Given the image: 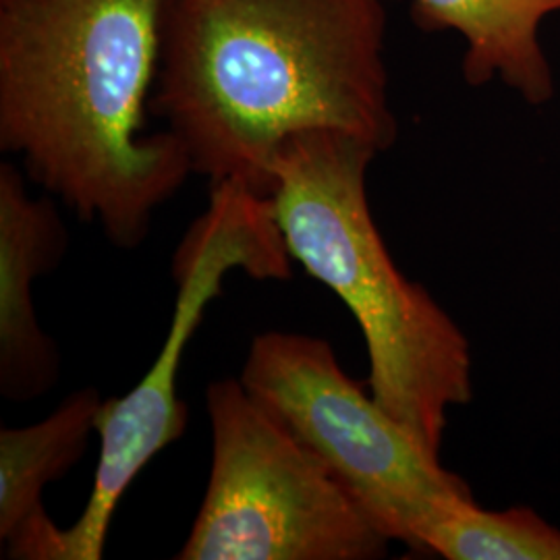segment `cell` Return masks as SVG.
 <instances>
[{
	"label": "cell",
	"instance_id": "obj_11",
	"mask_svg": "<svg viewBox=\"0 0 560 560\" xmlns=\"http://www.w3.org/2000/svg\"><path fill=\"white\" fill-rule=\"evenodd\" d=\"M13 0H0V7H4V4H11Z\"/></svg>",
	"mask_w": 560,
	"mask_h": 560
},
{
	"label": "cell",
	"instance_id": "obj_4",
	"mask_svg": "<svg viewBox=\"0 0 560 560\" xmlns=\"http://www.w3.org/2000/svg\"><path fill=\"white\" fill-rule=\"evenodd\" d=\"M261 409L303 444L390 541L423 552L430 525L469 483L448 471L381 402L351 381L328 340L264 332L240 376Z\"/></svg>",
	"mask_w": 560,
	"mask_h": 560
},
{
	"label": "cell",
	"instance_id": "obj_2",
	"mask_svg": "<svg viewBox=\"0 0 560 560\" xmlns=\"http://www.w3.org/2000/svg\"><path fill=\"white\" fill-rule=\"evenodd\" d=\"M171 0L0 7V145L122 249L194 173L171 131L145 133Z\"/></svg>",
	"mask_w": 560,
	"mask_h": 560
},
{
	"label": "cell",
	"instance_id": "obj_9",
	"mask_svg": "<svg viewBox=\"0 0 560 560\" xmlns=\"http://www.w3.org/2000/svg\"><path fill=\"white\" fill-rule=\"evenodd\" d=\"M560 0H413L421 27L455 30L467 42L463 73L471 85L501 78L532 104L552 96L540 25Z\"/></svg>",
	"mask_w": 560,
	"mask_h": 560
},
{
	"label": "cell",
	"instance_id": "obj_8",
	"mask_svg": "<svg viewBox=\"0 0 560 560\" xmlns=\"http://www.w3.org/2000/svg\"><path fill=\"white\" fill-rule=\"evenodd\" d=\"M101 393H71L44 420L0 430V544L7 559L60 560L62 532L44 509L48 483L69 474L98 434Z\"/></svg>",
	"mask_w": 560,
	"mask_h": 560
},
{
	"label": "cell",
	"instance_id": "obj_3",
	"mask_svg": "<svg viewBox=\"0 0 560 560\" xmlns=\"http://www.w3.org/2000/svg\"><path fill=\"white\" fill-rule=\"evenodd\" d=\"M381 152L337 133L307 131L272 162V210L291 258L351 310L382 409L441 455L448 411L474 395L471 349L459 324L407 279L370 212L365 175Z\"/></svg>",
	"mask_w": 560,
	"mask_h": 560
},
{
	"label": "cell",
	"instance_id": "obj_5",
	"mask_svg": "<svg viewBox=\"0 0 560 560\" xmlns=\"http://www.w3.org/2000/svg\"><path fill=\"white\" fill-rule=\"evenodd\" d=\"M212 460L179 560H374L388 538L241 381L206 388Z\"/></svg>",
	"mask_w": 560,
	"mask_h": 560
},
{
	"label": "cell",
	"instance_id": "obj_10",
	"mask_svg": "<svg viewBox=\"0 0 560 560\" xmlns=\"http://www.w3.org/2000/svg\"><path fill=\"white\" fill-rule=\"evenodd\" d=\"M423 552L446 560H560V529L527 506L459 502L430 525Z\"/></svg>",
	"mask_w": 560,
	"mask_h": 560
},
{
	"label": "cell",
	"instance_id": "obj_7",
	"mask_svg": "<svg viewBox=\"0 0 560 560\" xmlns=\"http://www.w3.org/2000/svg\"><path fill=\"white\" fill-rule=\"evenodd\" d=\"M67 226L50 200L32 198L13 164L0 166V393L11 402L46 395L60 376L57 342L34 312V280L57 270Z\"/></svg>",
	"mask_w": 560,
	"mask_h": 560
},
{
	"label": "cell",
	"instance_id": "obj_1",
	"mask_svg": "<svg viewBox=\"0 0 560 560\" xmlns=\"http://www.w3.org/2000/svg\"><path fill=\"white\" fill-rule=\"evenodd\" d=\"M382 0H171L152 110L194 173L270 198L280 145L337 131L397 140Z\"/></svg>",
	"mask_w": 560,
	"mask_h": 560
},
{
	"label": "cell",
	"instance_id": "obj_6",
	"mask_svg": "<svg viewBox=\"0 0 560 560\" xmlns=\"http://www.w3.org/2000/svg\"><path fill=\"white\" fill-rule=\"evenodd\" d=\"M291 254L275 219L272 201L241 180L212 185L208 210L194 222L173 256L177 300L159 358L136 388L102 402L101 459L80 520L62 532L60 560L104 557L108 529L122 494L187 428V405L177 395L185 347L224 277L243 270L258 280L291 279Z\"/></svg>",
	"mask_w": 560,
	"mask_h": 560
}]
</instances>
